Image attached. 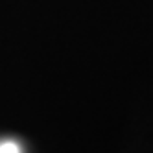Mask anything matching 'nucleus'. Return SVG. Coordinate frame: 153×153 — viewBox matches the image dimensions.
I'll use <instances>...</instances> for the list:
<instances>
[{
  "mask_svg": "<svg viewBox=\"0 0 153 153\" xmlns=\"http://www.w3.org/2000/svg\"><path fill=\"white\" fill-rule=\"evenodd\" d=\"M0 153H22L15 140H0Z\"/></svg>",
  "mask_w": 153,
  "mask_h": 153,
  "instance_id": "1",
  "label": "nucleus"
}]
</instances>
